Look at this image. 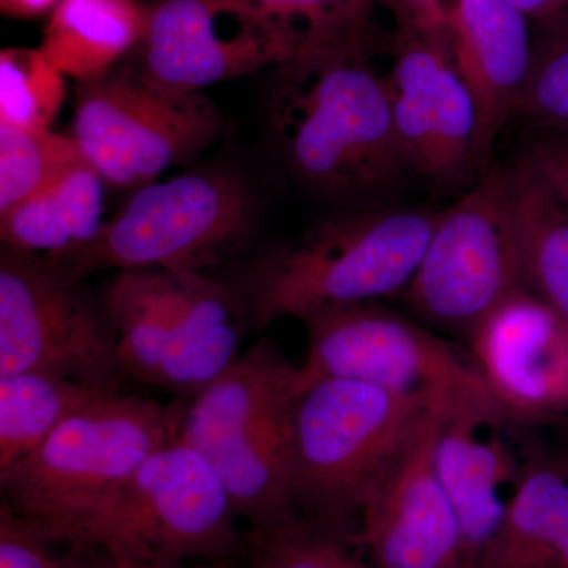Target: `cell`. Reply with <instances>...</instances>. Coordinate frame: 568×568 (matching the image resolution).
<instances>
[{"instance_id": "cell-31", "label": "cell", "mask_w": 568, "mask_h": 568, "mask_svg": "<svg viewBox=\"0 0 568 568\" xmlns=\"http://www.w3.org/2000/svg\"><path fill=\"white\" fill-rule=\"evenodd\" d=\"M398 18L399 28L422 32H443L452 0H381Z\"/></svg>"}, {"instance_id": "cell-3", "label": "cell", "mask_w": 568, "mask_h": 568, "mask_svg": "<svg viewBox=\"0 0 568 568\" xmlns=\"http://www.w3.org/2000/svg\"><path fill=\"white\" fill-rule=\"evenodd\" d=\"M433 409L342 377L302 388L290 435L295 511L351 541L365 500Z\"/></svg>"}, {"instance_id": "cell-6", "label": "cell", "mask_w": 568, "mask_h": 568, "mask_svg": "<svg viewBox=\"0 0 568 568\" xmlns=\"http://www.w3.org/2000/svg\"><path fill=\"white\" fill-rule=\"evenodd\" d=\"M237 518L215 470L175 437L153 452L65 544L73 551L182 566L190 559L245 555Z\"/></svg>"}, {"instance_id": "cell-15", "label": "cell", "mask_w": 568, "mask_h": 568, "mask_svg": "<svg viewBox=\"0 0 568 568\" xmlns=\"http://www.w3.org/2000/svg\"><path fill=\"white\" fill-rule=\"evenodd\" d=\"M444 410L424 418L362 507L351 544L365 548L375 568H467L457 518L435 467Z\"/></svg>"}, {"instance_id": "cell-34", "label": "cell", "mask_w": 568, "mask_h": 568, "mask_svg": "<svg viewBox=\"0 0 568 568\" xmlns=\"http://www.w3.org/2000/svg\"><path fill=\"white\" fill-rule=\"evenodd\" d=\"M61 0H0V10L6 17L32 20L52 13Z\"/></svg>"}, {"instance_id": "cell-30", "label": "cell", "mask_w": 568, "mask_h": 568, "mask_svg": "<svg viewBox=\"0 0 568 568\" xmlns=\"http://www.w3.org/2000/svg\"><path fill=\"white\" fill-rule=\"evenodd\" d=\"M526 153L568 212V133L538 132Z\"/></svg>"}, {"instance_id": "cell-21", "label": "cell", "mask_w": 568, "mask_h": 568, "mask_svg": "<svg viewBox=\"0 0 568 568\" xmlns=\"http://www.w3.org/2000/svg\"><path fill=\"white\" fill-rule=\"evenodd\" d=\"M148 18L149 7L140 0H61L40 50L65 77L99 80L140 48Z\"/></svg>"}, {"instance_id": "cell-7", "label": "cell", "mask_w": 568, "mask_h": 568, "mask_svg": "<svg viewBox=\"0 0 568 568\" xmlns=\"http://www.w3.org/2000/svg\"><path fill=\"white\" fill-rule=\"evenodd\" d=\"M253 224V197L239 175L193 171L134 190L92 242L43 261L73 283L110 268L203 272L244 244Z\"/></svg>"}, {"instance_id": "cell-33", "label": "cell", "mask_w": 568, "mask_h": 568, "mask_svg": "<svg viewBox=\"0 0 568 568\" xmlns=\"http://www.w3.org/2000/svg\"><path fill=\"white\" fill-rule=\"evenodd\" d=\"M69 568H181L182 566H159V564L134 562L111 558L102 552L73 551L67 556Z\"/></svg>"}, {"instance_id": "cell-24", "label": "cell", "mask_w": 568, "mask_h": 568, "mask_svg": "<svg viewBox=\"0 0 568 568\" xmlns=\"http://www.w3.org/2000/svg\"><path fill=\"white\" fill-rule=\"evenodd\" d=\"M81 159L71 136L0 122V213L41 192Z\"/></svg>"}, {"instance_id": "cell-14", "label": "cell", "mask_w": 568, "mask_h": 568, "mask_svg": "<svg viewBox=\"0 0 568 568\" xmlns=\"http://www.w3.org/2000/svg\"><path fill=\"white\" fill-rule=\"evenodd\" d=\"M467 353L497 405L519 425L568 417V323L528 287L504 298L466 335Z\"/></svg>"}, {"instance_id": "cell-4", "label": "cell", "mask_w": 568, "mask_h": 568, "mask_svg": "<svg viewBox=\"0 0 568 568\" xmlns=\"http://www.w3.org/2000/svg\"><path fill=\"white\" fill-rule=\"evenodd\" d=\"M297 373L274 342L260 339L183 406L178 439L215 470L250 530L297 514L290 493Z\"/></svg>"}, {"instance_id": "cell-16", "label": "cell", "mask_w": 568, "mask_h": 568, "mask_svg": "<svg viewBox=\"0 0 568 568\" xmlns=\"http://www.w3.org/2000/svg\"><path fill=\"white\" fill-rule=\"evenodd\" d=\"M526 426L481 409L444 410L435 467L457 518L467 568H476L515 495L530 444Z\"/></svg>"}, {"instance_id": "cell-28", "label": "cell", "mask_w": 568, "mask_h": 568, "mask_svg": "<svg viewBox=\"0 0 568 568\" xmlns=\"http://www.w3.org/2000/svg\"><path fill=\"white\" fill-rule=\"evenodd\" d=\"M515 118L538 132L568 133V20L541 26Z\"/></svg>"}, {"instance_id": "cell-29", "label": "cell", "mask_w": 568, "mask_h": 568, "mask_svg": "<svg viewBox=\"0 0 568 568\" xmlns=\"http://www.w3.org/2000/svg\"><path fill=\"white\" fill-rule=\"evenodd\" d=\"M50 540L31 521L3 504L0 508V568H69L51 551Z\"/></svg>"}, {"instance_id": "cell-11", "label": "cell", "mask_w": 568, "mask_h": 568, "mask_svg": "<svg viewBox=\"0 0 568 568\" xmlns=\"http://www.w3.org/2000/svg\"><path fill=\"white\" fill-rule=\"evenodd\" d=\"M32 254L0 256V376L40 372L119 388L118 331L104 302L93 304Z\"/></svg>"}, {"instance_id": "cell-22", "label": "cell", "mask_w": 568, "mask_h": 568, "mask_svg": "<svg viewBox=\"0 0 568 568\" xmlns=\"http://www.w3.org/2000/svg\"><path fill=\"white\" fill-rule=\"evenodd\" d=\"M507 170L523 284L568 323V212L528 153Z\"/></svg>"}, {"instance_id": "cell-18", "label": "cell", "mask_w": 568, "mask_h": 568, "mask_svg": "<svg viewBox=\"0 0 568 568\" xmlns=\"http://www.w3.org/2000/svg\"><path fill=\"white\" fill-rule=\"evenodd\" d=\"M443 32L476 100L478 162L487 173L497 136L515 118L532 67L529 18L507 0H452Z\"/></svg>"}, {"instance_id": "cell-8", "label": "cell", "mask_w": 568, "mask_h": 568, "mask_svg": "<svg viewBox=\"0 0 568 568\" xmlns=\"http://www.w3.org/2000/svg\"><path fill=\"white\" fill-rule=\"evenodd\" d=\"M302 323L308 349L298 365V394L317 379L342 377L447 410L510 417L489 394L469 353L375 302L324 310Z\"/></svg>"}, {"instance_id": "cell-20", "label": "cell", "mask_w": 568, "mask_h": 568, "mask_svg": "<svg viewBox=\"0 0 568 568\" xmlns=\"http://www.w3.org/2000/svg\"><path fill=\"white\" fill-rule=\"evenodd\" d=\"M102 175L81 159L41 192L0 213V239L10 252L54 261L77 252L104 226Z\"/></svg>"}, {"instance_id": "cell-23", "label": "cell", "mask_w": 568, "mask_h": 568, "mask_svg": "<svg viewBox=\"0 0 568 568\" xmlns=\"http://www.w3.org/2000/svg\"><path fill=\"white\" fill-rule=\"evenodd\" d=\"M115 390L50 373L0 376V476L36 452L63 422Z\"/></svg>"}, {"instance_id": "cell-5", "label": "cell", "mask_w": 568, "mask_h": 568, "mask_svg": "<svg viewBox=\"0 0 568 568\" xmlns=\"http://www.w3.org/2000/svg\"><path fill=\"white\" fill-rule=\"evenodd\" d=\"M182 413L121 390L102 396L0 476L6 506L65 544L153 452L178 437Z\"/></svg>"}, {"instance_id": "cell-9", "label": "cell", "mask_w": 568, "mask_h": 568, "mask_svg": "<svg viewBox=\"0 0 568 568\" xmlns=\"http://www.w3.org/2000/svg\"><path fill=\"white\" fill-rule=\"evenodd\" d=\"M523 284L507 168H489L435 230L403 298L424 323L467 335Z\"/></svg>"}, {"instance_id": "cell-12", "label": "cell", "mask_w": 568, "mask_h": 568, "mask_svg": "<svg viewBox=\"0 0 568 568\" xmlns=\"http://www.w3.org/2000/svg\"><path fill=\"white\" fill-rule=\"evenodd\" d=\"M132 71L168 95H185L297 58L294 44L252 0H160Z\"/></svg>"}, {"instance_id": "cell-10", "label": "cell", "mask_w": 568, "mask_h": 568, "mask_svg": "<svg viewBox=\"0 0 568 568\" xmlns=\"http://www.w3.org/2000/svg\"><path fill=\"white\" fill-rule=\"evenodd\" d=\"M223 115L203 92L168 95L132 69L78 82L73 138L106 185L138 190L213 144Z\"/></svg>"}, {"instance_id": "cell-1", "label": "cell", "mask_w": 568, "mask_h": 568, "mask_svg": "<svg viewBox=\"0 0 568 568\" xmlns=\"http://www.w3.org/2000/svg\"><path fill=\"white\" fill-rule=\"evenodd\" d=\"M365 50L306 52L276 67L272 133L291 173L316 192L361 196L388 189L409 171L386 74Z\"/></svg>"}, {"instance_id": "cell-25", "label": "cell", "mask_w": 568, "mask_h": 568, "mask_svg": "<svg viewBox=\"0 0 568 568\" xmlns=\"http://www.w3.org/2000/svg\"><path fill=\"white\" fill-rule=\"evenodd\" d=\"M282 29L298 55L365 44L376 0H252Z\"/></svg>"}, {"instance_id": "cell-2", "label": "cell", "mask_w": 568, "mask_h": 568, "mask_svg": "<svg viewBox=\"0 0 568 568\" xmlns=\"http://www.w3.org/2000/svg\"><path fill=\"white\" fill-rule=\"evenodd\" d=\"M437 213L366 209L321 220L294 241L250 261L227 286L256 331L405 293L432 237Z\"/></svg>"}, {"instance_id": "cell-13", "label": "cell", "mask_w": 568, "mask_h": 568, "mask_svg": "<svg viewBox=\"0 0 568 568\" xmlns=\"http://www.w3.org/2000/svg\"><path fill=\"white\" fill-rule=\"evenodd\" d=\"M386 78L409 171L443 185L466 183L481 171L476 100L444 32L399 28Z\"/></svg>"}, {"instance_id": "cell-26", "label": "cell", "mask_w": 568, "mask_h": 568, "mask_svg": "<svg viewBox=\"0 0 568 568\" xmlns=\"http://www.w3.org/2000/svg\"><path fill=\"white\" fill-rule=\"evenodd\" d=\"M65 100V74L40 48L0 52V122L51 129Z\"/></svg>"}, {"instance_id": "cell-17", "label": "cell", "mask_w": 568, "mask_h": 568, "mask_svg": "<svg viewBox=\"0 0 568 568\" xmlns=\"http://www.w3.org/2000/svg\"><path fill=\"white\" fill-rule=\"evenodd\" d=\"M155 315L163 390L192 399L241 355V310L203 272L122 271Z\"/></svg>"}, {"instance_id": "cell-19", "label": "cell", "mask_w": 568, "mask_h": 568, "mask_svg": "<svg viewBox=\"0 0 568 568\" xmlns=\"http://www.w3.org/2000/svg\"><path fill=\"white\" fill-rule=\"evenodd\" d=\"M476 568H568V452L530 444L515 495Z\"/></svg>"}, {"instance_id": "cell-27", "label": "cell", "mask_w": 568, "mask_h": 568, "mask_svg": "<svg viewBox=\"0 0 568 568\" xmlns=\"http://www.w3.org/2000/svg\"><path fill=\"white\" fill-rule=\"evenodd\" d=\"M246 568H368L347 538L295 514L271 528L245 534Z\"/></svg>"}, {"instance_id": "cell-32", "label": "cell", "mask_w": 568, "mask_h": 568, "mask_svg": "<svg viewBox=\"0 0 568 568\" xmlns=\"http://www.w3.org/2000/svg\"><path fill=\"white\" fill-rule=\"evenodd\" d=\"M523 14L541 26L568 20V0H507Z\"/></svg>"}]
</instances>
